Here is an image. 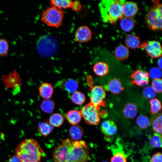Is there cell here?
Segmentation results:
<instances>
[{
    "mask_svg": "<svg viewBox=\"0 0 162 162\" xmlns=\"http://www.w3.org/2000/svg\"><path fill=\"white\" fill-rule=\"evenodd\" d=\"M89 150L85 141L67 138L55 148L52 157L55 162H87Z\"/></svg>",
    "mask_w": 162,
    "mask_h": 162,
    "instance_id": "6da1fadb",
    "label": "cell"
},
{
    "mask_svg": "<svg viewBox=\"0 0 162 162\" xmlns=\"http://www.w3.org/2000/svg\"><path fill=\"white\" fill-rule=\"evenodd\" d=\"M15 154L21 162H40L45 155L39 143L32 139L22 142L16 148Z\"/></svg>",
    "mask_w": 162,
    "mask_h": 162,
    "instance_id": "7a4b0ae2",
    "label": "cell"
},
{
    "mask_svg": "<svg viewBox=\"0 0 162 162\" xmlns=\"http://www.w3.org/2000/svg\"><path fill=\"white\" fill-rule=\"evenodd\" d=\"M125 1L104 0L99 4L101 17L104 22L115 23L122 18V5Z\"/></svg>",
    "mask_w": 162,
    "mask_h": 162,
    "instance_id": "3957f363",
    "label": "cell"
},
{
    "mask_svg": "<svg viewBox=\"0 0 162 162\" xmlns=\"http://www.w3.org/2000/svg\"><path fill=\"white\" fill-rule=\"evenodd\" d=\"M64 14L62 10L50 6L43 11L41 20L49 27L58 28L62 25Z\"/></svg>",
    "mask_w": 162,
    "mask_h": 162,
    "instance_id": "277c9868",
    "label": "cell"
},
{
    "mask_svg": "<svg viewBox=\"0 0 162 162\" xmlns=\"http://www.w3.org/2000/svg\"><path fill=\"white\" fill-rule=\"evenodd\" d=\"M58 48V44L56 40L52 36L48 35L41 36L36 44L37 52L40 55L44 57L54 55Z\"/></svg>",
    "mask_w": 162,
    "mask_h": 162,
    "instance_id": "5b68a950",
    "label": "cell"
},
{
    "mask_svg": "<svg viewBox=\"0 0 162 162\" xmlns=\"http://www.w3.org/2000/svg\"><path fill=\"white\" fill-rule=\"evenodd\" d=\"M145 22L152 30H162V4L154 5L148 10L145 16Z\"/></svg>",
    "mask_w": 162,
    "mask_h": 162,
    "instance_id": "8992f818",
    "label": "cell"
},
{
    "mask_svg": "<svg viewBox=\"0 0 162 162\" xmlns=\"http://www.w3.org/2000/svg\"><path fill=\"white\" fill-rule=\"evenodd\" d=\"M98 110L90 102L83 106L80 111L86 123L89 125H97L100 120Z\"/></svg>",
    "mask_w": 162,
    "mask_h": 162,
    "instance_id": "52a82bcc",
    "label": "cell"
},
{
    "mask_svg": "<svg viewBox=\"0 0 162 162\" xmlns=\"http://www.w3.org/2000/svg\"><path fill=\"white\" fill-rule=\"evenodd\" d=\"M106 96L105 90L102 86H93L91 88L90 93V102L99 110L100 106L105 105Z\"/></svg>",
    "mask_w": 162,
    "mask_h": 162,
    "instance_id": "ba28073f",
    "label": "cell"
},
{
    "mask_svg": "<svg viewBox=\"0 0 162 162\" xmlns=\"http://www.w3.org/2000/svg\"><path fill=\"white\" fill-rule=\"evenodd\" d=\"M141 47L143 49L148 56L152 58L162 57V45L157 41H145L141 44Z\"/></svg>",
    "mask_w": 162,
    "mask_h": 162,
    "instance_id": "9c48e42d",
    "label": "cell"
},
{
    "mask_svg": "<svg viewBox=\"0 0 162 162\" xmlns=\"http://www.w3.org/2000/svg\"><path fill=\"white\" fill-rule=\"evenodd\" d=\"M2 80L5 85V88L17 90L20 89L21 86L20 77L15 70L12 72H10L8 75L3 76Z\"/></svg>",
    "mask_w": 162,
    "mask_h": 162,
    "instance_id": "30bf717a",
    "label": "cell"
},
{
    "mask_svg": "<svg viewBox=\"0 0 162 162\" xmlns=\"http://www.w3.org/2000/svg\"><path fill=\"white\" fill-rule=\"evenodd\" d=\"M130 77L132 84L140 86L147 85L149 81V73L142 69H138L134 71L131 75Z\"/></svg>",
    "mask_w": 162,
    "mask_h": 162,
    "instance_id": "8fae6325",
    "label": "cell"
},
{
    "mask_svg": "<svg viewBox=\"0 0 162 162\" xmlns=\"http://www.w3.org/2000/svg\"><path fill=\"white\" fill-rule=\"evenodd\" d=\"M92 33L89 28L87 26H82L76 30L74 38L76 41L80 43H85L90 40Z\"/></svg>",
    "mask_w": 162,
    "mask_h": 162,
    "instance_id": "7c38bea8",
    "label": "cell"
},
{
    "mask_svg": "<svg viewBox=\"0 0 162 162\" xmlns=\"http://www.w3.org/2000/svg\"><path fill=\"white\" fill-rule=\"evenodd\" d=\"M59 85L62 88L70 93L76 91L79 87L78 81L72 79L62 80L60 81Z\"/></svg>",
    "mask_w": 162,
    "mask_h": 162,
    "instance_id": "4fadbf2b",
    "label": "cell"
},
{
    "mask_svg": "<svg viewBox=\"0 0 162 162\" xmlns=\"http://www.w3.org/2000/svg\"><path fill=\"white\" fill-rule=\"evenodd\" d=\"M138 10V6L136 3L131 2H125L122 5L123 16L131 18L136 14Z\"/></svg>",
    "mask_w": 162,
    "mask_h": 162,
    "instance_id": "5bb4252c",
    "label": "cell"
},
{
    "mask_svg": "<svg viewBox=\"0 0 162 162\" xmlns=\"http://www.w3.org/2000/svg\"><path fill=\"white\" fill-rule=\"evenodd\" d=\"M101 130L104 135L111 136L117 132V128L115 124L112 121L106 120L103 122L101 126Z\"/></svg>",
    "mask_w": 162,
    "mask_h": 162,
    "instance_id": "9a60e30c",
    "label": "cell"
},
{
    "mask_svg": "<svg viewBox=\"0 0 162 162\" xmlns=\"http://www.w3.org/2000/svg\"><path fill=\"white\" fill-rule=\"evenodd\" d=\"M150 123L153 131L162 135V112L154 116L152 118Z\"/></svg>",
    "mask_w": 162,
    "mask_h": 162,
    "instance_id": "2e32d148",
    "label": "cell"
},
{
    "mask_svg": "<svg viewBox=\"0 0 162 162\" xmlns=\"http://www.w3.org/2000/svg\"><path fill=\"white\" fill-rule=\"evenodd\" d=\"M39 90L41 96L46 99L50 98L53 92V88L51 85L46 82L41 84L39 88Z\"/></svg>",
    "mask_w": 162,
    "mask_h": 162,
    "instance_id": "e0dca14e",
    "label": "cell"
},
{
    "mask_svg": "<svg viewBox=\"0 0 162 162\" xmlns=\"http://www.w3.org/2000/svg\"><path fill=\"white\" fill-rule=\"evenodd\" d=\"M107 87L109 91L116 94H119L124 89L120 81L116 78L112 79L109 82Z\"/></svg>",
    "mask_w": 162,
    "mask_h": 162,
    "instance_id": "ac0fdd59",
    "label": "cell"
},
{
    "mask_svg": "<svg viewBox=\"0 0 162 162\" xmlns=\"http://www.w3.org/2000/svg\"><path fill=\"white\" fill-rule=\"evenodd\" d=\"M125 43L129 48L136 49L141 47V44L139 38L134 34L128 35L125 38Z\"/></svg>",
    "mask_w": 162,
    "mask_h": 162,
    "instance_id": "d6986e66",
    "label": "cell"
},
{
    "mask_svg": "<svg viewBox=\"0 0 162 162\" xmlns=\"http://www.w3.org/2000/svg\"><path fill=\"white\" fill-rule=\"evenodd\" d=\"M137 108L136 106L132 103H128L124 106L123 113L126 118L133 119L135 118L137 114Z\"/></svg>",
    "mask_w": 162,
    "mask_h": 162,
    "instance_id": "ffe728a7",
    "label": "cell"
},
{
    "mask_svg": "<svg viewBox=\"0 0 162 162\" xmlns=\"http://www.w3.org/2000/svg\"><path fill=\"white\" fill-rule=\"evenodd\" d=\"M114 54L115 57L118 59L124 60L128 57L129 52L127 46L123 45H120L116 48Z\"/></svg>",
    "mask_w": 162,
    "mask_h": 162,
    "instance_id": "44dd1931",
    "label": "cell"
},
{
    "mask_svg": "<svg viewBox=\"0 0 162 162\" xmlns=\"http://www.w3.org/2000/svg\"><path fill=\"white\" fill-rule=\"evenodd\" d=\"M93 70L98 76H103L108 73L109 67L106 63L104 62H99L96 63L94 65Z\"/></svg>",
    "mask_w": 162,
    "mask_h": 162,
    "instance_id": "7402d4cb",
    "label": "cell"
},
{
    "mask_svg": "<svg viewBox=\"0 0 162 162\" xmlns=\"http://www.w3.org/2000/svg\"><path fill=\"white\" fill-rule=\"evenodd\" d=\"M69 133L72 139L75 140L80 139L84 134L83 129L81 127L78 125L72 126L70 128Z\"/></svg>",
    "mask_w": 162,
    "mask_h": 162,
    "instance_id": "603a6c76",
    "label": "cell"
},
{
    "mask_svg": "<svg viewBox=\"0 0 162 162\" xmlns=\"http://www.w3.org/2000/svg\"><path fill=\"white\" fill-rule=\"evenodd\" d=\"M66 118L70 124L73 125H75L80 121L81 115L80 111L72 110L68 112L66 115Z\"/></svg>",
    "mask_w": 162,
    "mask_h": 162,
    "instance_id": "cb8c5ba5",
    "label": "cell"
},
{
    "mask_svg": "<svg viewBox=\"0 0 162 162\" xmlns=\"http://www.w3.org/2000/svg\"><path fill=\"white\" fill-rule=\"evenodd\" d=\"M50 6L62 10V9L71 8L73 2L70 0H52L50 1Z\"/></svg>",
    "mask_w": 162,
    "mask_h": 162,
    "instance_id": "d4e9b609",
    "label": "cell"
},
{
    "mask_svg": "<svg viewBox=\"0 0 162 162\" xmlns=\"http://www.w3.org/2000/svg\"><path fill=\"white\" fill-rule=\"evenodd\" d=\"M135 23L134 21L130 18L125 17L122 19L120 22L121 27L123 30L129 32L134 28Z\"/></svg>",
    "mask_w": 162,
    "mask_h": 162,
    "instance_id": "484cf974",
    "label": "cell"
},
{
    "mask_svg": "<svg viewBox=\"0 0 162 162\" xmlns=\"http://www.w3.org/2000/svg\"><path fill=\"white\" fill-rule=\"evenodd\" d=\"M149 143L153 148H162V135L156 133L151 135L149 138Z\"/></svg>",
    "mask_w": 162,
    "mask_h": 162,
    "instance_id": "4316f807",
    "label": "cell"
},
{
    "mask_svg": "<svg viewBox=\"0 0 162 162\" xmlns=\"http://www.w3.org/2000/svg\"><path fill=\"white\" fill-rule=\"evenodd\" d=\"M53 127L49 123L46 122H41L39 123L38 125L40 132L42 136H48L52 132Z\"/></svg>",
    "mask_w": 162,
    "mask_h": 162,
    "instance_id": "83f0119b",
    "label": "cell"
},
{
    "mask_svg": "<svg viewBox=\"0 0 162 162\" xmlns=\"http://www.w3.org/2000/svg\"><path fill=\"white\" fill-rule=\"evenodd\" d=\"M64 122V118L62 116L58 113H56L52 115L49 118V123L52 126L58 127L61 126Z\"/></svg>",
    "mask_w": 162,
    "mask_h": 162,
    "instance_id": "f1b7e54d",
    "label": "cell"
},
{
    "mask_svg": "<svg viewBox=\"0 0 162 162\" xmlns=\"http://www.w3.org/2000/svg\"><path fill=\"white\" fill-rule=\"evenodd\" d=\"M40 108L41 110L45 113H50L53 111L55 104L54 102L50 99H46L41 103Z\"/></svg>",
    "mask_w": 162,
    "mask_h": 162,
    "instance_id": "f546056e",
    "label": "cell"
},
{
    "mask_svg": "<svg viewBox=\"0 0 162 162\" xmlns=\"http://www.w3.org/2000/svg\"><path fill=\"white\" fill-rule=\"evenodd\" d=\"M9 49V41L5 38H0V57L7 56Z\"/></svg>",
    "mask_w": 162,
    "mask_h": 162,
    "instance_id": "4dcf8cb0",
    "label": "cell"
},
{
    "mask_svg": "<svg viewBox=\"0 0 162 162\" xmlns=\"http://www.w3.org/2000/svg\"><path fill=\"white\" fill-rule=\"evenodd\" d=\"M72 101L77 105L83 104L86 100L84 94L80 91H76L73 93L71 96Z\"/></svg>",
    "mask_w": 162,
    "mask_h": 162,
    "instance_id": "1f68e13d",
    "label": "cell"
},
{
    "mask_svg": "<svg viewBox=\"0 0 162 162\" xmlns=\"http://www.w3.org/2000/svg\"><path fill=\"white\" fill-rule=\"evenodd\" d=\"M136 123L139 128L142 129H145L148 127L150 122L147 116L140 115L136 118Z\"/></svg>",
    "mask_w": 162,
    "mask_h": 162,
    "instance_id": "d6a6232c",
    "label": "cell"
},
{
    "mask_svg": "<svg viewBox=\"0 0 162 162\" xmlns=\"http://www.w3.org/2000/svg\"><path fill=\"white\" fill-rule=\"evenodd\" d=\"M150 112L152 114L158 113L162 109V106L160 101L157 98H153L150 101Z\"/></svg>",
    "mask_w": 162,
    "mask_h": 162,
    "instance_id": "836d02e7",
    "label": "cell"
},
{
    "mask_svg": "<svg viewBox=\"0 0 162 162\" xmlns=\"http://www.w3.org/2000/svg\"><path fill=\"white\" fill-rule=\"evenodd\" d=\"M142 94L145 98L152 99L156 96V92L152 86H148L144 88Z\"/></svg>",
    "mask_w": 162,
    "mask_h": 162,
    "instance_id": "e575fe53",
    "label": "cell"
},
{
    "mask_svg": "<svg viewBox=\"0 0 162 162\" xmlns=\"http://www.w3.org/2000/svg\"><path fill=\"white\" fill-rule=\"evenodd\" d=\"M149 75L152 79L160 78L162 76V72L160 69L156 67L152 68L149 71Z\"/></svg>",
    "mask_w": 162,
    "mask_h": 162,
    "instance_id": "d590c367",
    "label": "cell"
},
{
    "mask_svg": "<svg viewBox=\"0 0 162 162\" xmlns=\"http://www.w3.org/2000/svg\"><path fill=\"white\" fill-rule=\"evenodd\" d=\"M127 162V158L124 154L121 152H116L111 158V162Z\"/></svg>",
    "mask_w": 162,
    "mask_h": 162,
    "instance_id": "8d00e7d4",
    "label": "cell"
},
{
    "mask_svg": "<svg viewBox=\"0 0 162 162\" xmlns=\"http://www.w3.org/2000/svg\"><path fill=\"white\" fill-rule=\"evenodd\" d=\"M152 87L158 93L162 92V79H154L152 82Z\"/></svg>",
    "mask_w": 162,
    "mask_h": 162,
    "instance_id": "74e56055",
    "label": "cell"
},
{
    "mask_svg": "<svg viewBox=\"0 0 162 162\" xmlns=\"http://www.w3.org/2000/svg\"><path fill=\"white\" fill-rule=\"evenodd\" d=\"M151 162H162V153L158 152L152 157Z\"/></svg>",
    "mask_w": 162,
    "mask_h": 162,
    "instance_id": "f35d334b",
    "label": "cell"
},
{
    "mask_svg": "<svg viewBox=\"0 0 162 162\" xmlns=\"http://www.w3.org/2000/svg\"><path fill=\"white\" fill-rule=\"evenodd\" d=\"M71 8L73 10L75 11H78L80 10L82 8V5L78 1L73 2Z\"/></svg>",
    "mask_w": 162,
    "mask_h": 162,
    "instance_id": "ab89813d",
    "label": "cell"
},
{
    "mask_svg": "<svg viewBox=\"0 0 162 162\" xmlns=\"http://www.w3.org/2000/svg\"><path fill=\"white\" fill-rule=\"evenodd\" d=\"M8 162H21L18 158L16 155L11 157Z\"/></svg>",
    "mask_w": 162,
    "mask_h": 162,
    "instance_id": "60d3db41",
    "label": "cell"
},
{
    "mask_svg": "<svg viewBox=\"0 0 162 162\" xmlns=\"http://www.w3.org/2000/svg\"><path fill=\"white\" fill-rule=\"evenodd\" d=\"M157 63L160 68L162 70V57L158 60Z\"/></svg>",
    "mask_w": 162,
    "mask_h": 162,
    "instance_id": "b9f144b4",
    "label": "cell"
},
{
    "mask_svg": "<svg viewBox=\"0 0 162 162\" xmlns=\"http://www.w3.org/2000/svg\"><path fill=\"white\" fill-rule=\"evenodd\" d=\"M102 162H107L106 161H102Z\"/></svg>",
    "mask_w": 162,
    "mask_h": 162,
    "instance_id": "7bdbcfd3",
    "label": "cell"
}]
</instances>
